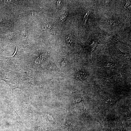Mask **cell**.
<instances>
[{
    "label": "cell",
    "mask_w": 131,
    "mask_h": 131,
    "mask_svg": "<svg viewBox=\"0 0 131 131\" xmlns=\"http://www.w3.org/2000/svg\"><path fill=\"white\" fill-rule=\"evenodd\" d=\"M106 115L105 112L102 111H101L98 117V121L100 125L102 131H109Z\"/></svg>",
    "instance_id": "obj_1"
},
{
    "label": "cell",
    "mask_w": 131,
    "mask_h": 131,
    "mask_svg": "<svg viewBox=\"0 0 131 131\" xmlns=\"http://www.w3.org/2000/svg\"><path fill=\"white\" fill-rule=\"evenodd\" d=\"M98 28L100 32H101L102 34H103L107 38L111 41L115 42L122 43L131 47L129 45L126 44L123 41L119 39L117 37L113 34L104 31L99 27H98Z\"/></svg>",
    "instance_id": "obj_2"
},
{
    "label": "cell",
    "mask_w": 131,
    "mask_h": 131,
    "mask_svg": "<svg viewBox=\"0 0 131 131\" xmlns=\"http://www.w3.org/2000/svg\"><path fill=\"white\" fill-rule=\"evenodd\" d=\"M117 100L108 97H106L102 99L103 103L108 107L113 106L116 102Z\"/></svg>",
    "instance_id": "obj_3"
},
{
    "label": "cell",
    "mask_w": 131,
    "mask_h": 131,
    "mask_svg": "<svg viewBox=\"0 0 131 131\" xmlns=\"http://www.w3.org/2000/svg\"><path fill=\"white\" fill-rule=\"evenodd\" d=\"M115 128L117 131H127L122 121L117 119L115 122Z\"/></svg>",
    "instance_id": "obj_4"
},
{
    "label": "cell",
    "mask_w": 131,
    "mask_h": 131,
    "mask_svg": "<svg viewBox=\"0 0 131 131\" xmlns=\"http://www.w3.org/2000/svg\"><path fill=\"white\" fill-rule=\"evenodd\" d=\"M98 42L95 40H93L90 44L89 46V51L90 53V58L91 60V54L92 52L95 49L97 45L98 44Z\"/></svg>",
    "instance_id": "obj_5"
},
{
    "label": "cell",
    "mask_w": 131,
    "mask_h": 131,
    "mask_svg": "<svg viewBox=\"0 0 131 131\" xmlns=\"http://www.w3.org/2000/svg\"><path fill=\"white\" fill-rule=\"evenodd\" d=\"M115 49L117 53L121 56L124 57L125 59L129 58L131 59V55L129 53L123 52L121 51L119 49L115 47Z\"/></svg>",
    "instance_id": "obj_6"
},
{
    "label": "cell",
    "mask_w": 131,
    "mask_h": 131,
    "mask_svg": "<svg viewBox=\"0 0 131 131\" xmlns=\"http://www.w3.org/2000/svg\"><path fill=\"white\" fill-rule=\"evenodd\" d=\"M107 22L108 25L112 27L116 26L120 23L119 21L115 19L108 20Z\"/></svg>",
    "instance_id": "obj_7"
},
{
    "label": "cell",
    "mask_w": 131,
    "mask_h": 131,
    "mask_svg": "<svg viewBox=\"0 0 131 131\" xmlns=\"http://www.w3.org/2000/svg\"><path fill=\"white\" fill-rule=\"evenodd\" d=\"M60 56L62 59V60L60 62H58L59 63L60 67H65L68 65L69 64V61L67 58H64L61 57L60 55H58Z\"/></svg>",
    "instance_id": "obj_8"
},
{
    "label": "cell",
    "mask_w": 131,
    "mask_h": 131,
    "mask_svg": "<svg viewBox=\"0 0 131 131\" xmlns=\"http://www.w3.org/2000/svg\"><path fill=\"white\" fill-rule=\"evenodd\" d=\"M48 69L49 71H53L57 70L58 68L54 62H52L49 65Z\"/></svg>",
    "instance_id": "obj_9"
},
{
    "label": "cell",
    "mask_w": 131,
    "mask_h": 131,
    "mask_svg": "<svg viewBox=\"0 0 131 131\" xmlns=\"http://www.w3.org/2000/svg\"><path fill=\"white\" fill-rule=\"evenodd\" d=\"M58 130L60 131H70L69 127L65 123L64 125L59 127Z\"/></svg>",
    "instance_id": "obj_10"
},
{
    "label": "cell",
    "mask_w": 131,
    "mask_h": 131,
    "mask_svg": "<svg viewBox=\"0 0 131 131\" xmlns=\"http://www.w3.org/2000/svg\"><path fill=\"white\" fill-rule=\"evenodd\" d=\"M66 42L68 46H70L71 45L72 42V38L71 36L69 35L66 37Z\"/></svg>",
    "instance_id": "obj_11"
},
{
    "label": "cell",
    "mask_w": 131,
    "mask_h": 131,
    "mask_svg": "<svg viewBox=\"0 0 131 131\" xmlns=\"http://www.w3.org/2000/svg\"><path fill=\"white\" fill-rule=\"evenodd\" d=\"M89 11L87 10L85 13L83 19V25H86L87 21L89 17Z\"/></svg>",
    "instance_id": "obj_12"
},
{
    "label": "cell",
    "mask_w": 131,
    "mask_h": 131,
    "mask_svg": "<svg viewBox=\"0 0 131 131\" xmlns=\"http://www.w3.org/2000/svg\"><path fill=\"white\" fill-rule=\"evenodd\" d=\"M68 14V12H66L64 15L60 16V19L61 22H64L67 19Z\"/></svg>",
    "instance_id": "obj_13"
},
{
    "label": "cell",
    "mask_w": 131,
    "mask_h": 131,
    "mask_svg": "<svg viewBox=\"0 0 131 131\" xmlns=\"http://www.w3.org/2000/svg\"><path fill=\"white\" fill-rule=\"evenodd\" d=\"M84 74L82 72H78L76 74V77H77V78L80 79L82 80V79L83 78V77H84V75H83Z\"/></svg>",
    "instance_id": "obj_14"
},
{
    "label": "cell",
    "mask_w": 131,
    "mask_h": 131,
    "mask_svg": "<svg viewBox=\"0 0 131 131\" xmlns=\"http://www.w3.org/2000/svg\"><path fill=\"white\" fill-rule=\"evenodd\" d=\"M62 4V2L61 0H57V8L60 9L61 8Z\"/></svg>",
    "instance_id": "obj_15"
},
{
    "label": "cell",
    "mask_w": 131,
    "mask_h": 131,
    "mask_svg": "<svg viewBox=\"0 0 131 131\" xmlns=\"http://www.w3.org/2000/svg\"><path fill=\"white\" fill-rule=\"evenodd\" d=\"M124 7L125 8L128 10H130L131 5H130V4L128 2L127 3Z\"/></svg>",
    "instance_id": "obj_16"
},
{
    "label": "cell",
    "mask_w": 131,
    "mask_h": 131,
    "mask_svg": "<svg viewBox=\"0 0 131 131\" xmlns=\"http://www.w3.org/2000/svg\"><path fill=\"white\" fill-rule=\"evenodd\" d=\"M114 64L112 63H107L105 65V67L107 68H109L113 66Z\"/></svg>",
    "instance_id": "obj_17"
},
{
    "label": "cell",
    "mask_w": 131,
    "mask_h": 131,
    "mask_svg": "<svg viewBox=\"0 0 131 131\" xmlns=\"http://www.w3.org/2000/svg\"><path fill=\"white\" fill-rule=\"evenodd\" d=\"M34 130L35 131H46L45 130L43 129L40 127L36 128Z\"/></svg>",
    "instance_id": "obj_18"
}]
</instances>
